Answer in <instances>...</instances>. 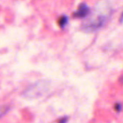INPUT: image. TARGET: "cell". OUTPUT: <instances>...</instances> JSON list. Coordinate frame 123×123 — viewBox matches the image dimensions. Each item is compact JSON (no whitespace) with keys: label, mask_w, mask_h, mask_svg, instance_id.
Segmentation results:
<instances>
[{"label":"cell","mask_w":123,"mask_h":123,"mask_svg":"<svg viewBox=\"0 0 123 123\" xmlns=\"http://www.w3.org/2000/svg\"><path fill=\"white\" fill-rule=\"evenodd\" d=\"M48 89L46 81H38L29 86L24 92V96L27 98H36L44 94Z\"/></svg>","instance_id":"6da1fadb"},{"label":"cell","mask_w":123,"mask_h":123,"mask_svg":"<svg viewBox=\"0 0 123 123\" xmlns=\"http://www.w3.org/2000/svg\"><path fill=\"white\" fill-rule=\"evenodd\" d=\"M107 17L106 16H99L95 20L92 21L84 26V29L89 31H94L101 28L107 22Z\"/></svg>","instance_id":"7a4b0ae2"},{"label":"cell","mask_w":123,"mask_h":123,"mask_svg":"<svg viewBox=\"0 0 123 123\" xmlns=\"http://www.w3.org/2000/svg\"><path fill=\"white\" fill-rule=\"evenodd\" d=\"M89 12H90L89 6L86 4L82 3L79 6L77 10L73 14V17L77 19H84L88 16Z\"/></svg>","instance_id":"3957f363"},{"label":"cell","mask_w":123,"mask_h":123,"mask_svg":"<svg viewBox=\"0 0 123 123\" xmlns=\"http://www.w3.org/2000/svg\"><path fill=\"white\" fill-rule=\"evenodd\" d=\"M68 22V17L66 15H62V16H61L58 18V21H57V23H58V26L60 27H61V28L65 27L67 25Z\"/></svg>","instance_id":"277c9868"},{"label":"cell","mask_w":123,"mask_h":123,"mask_svg":"<svg viewBox=\"0 0 123 123\" xmlns=\"http://www.w3.org/2000/svg\"><path fill=\"white\" fill-rule=\"evenodd\" d=\"M9 110H10V107L7 105H4V106L0 107V117L4 116L6 112H8Z\"/></svg>","instance_id":"5b68a950"},{"label":"cell","mask_w":123,"mask_h":123,"mask_svg":"<svg viewBox=\"0 0 123 123\" xmlns=\"http://www.w3.org/2000/svg\"><path fill=\"white\" fill-rule=\"evenodd\" d=\"M115 110L116 112H120L123 110V105H122L120 103H117V104H115Z\"/></svg>","instance_id":"8992f818"},{"label":"cell","mask_w":123,"mask_h":123,"mask_svg":"<svg viewBox=\"0 0 123 123\" xmlns=\"http://www.w3.org/2000/svg\"><path fill=\"white\" fill-rule=\"evenodd\" d=\"M67 121H68V118L67 117H63V118H62V119H61V120H58L59 123H66Z\"/></svg>","instance_id":"52a82bcc"},{"label":"cell","mask_w":123,"mask_h":123,"mask_svg":"<svg viewBox=\"0 0 123 123\" xmlns=\"http://www.w3.org/2000/svg\"><path fill=\"white\" fill-rule=\"evenodd\" d=\"M120 22L122 23L123 22V13H122V14H121V16H120Z\"/></svg>","instance_id":"ba28073f"}]
</instances>
